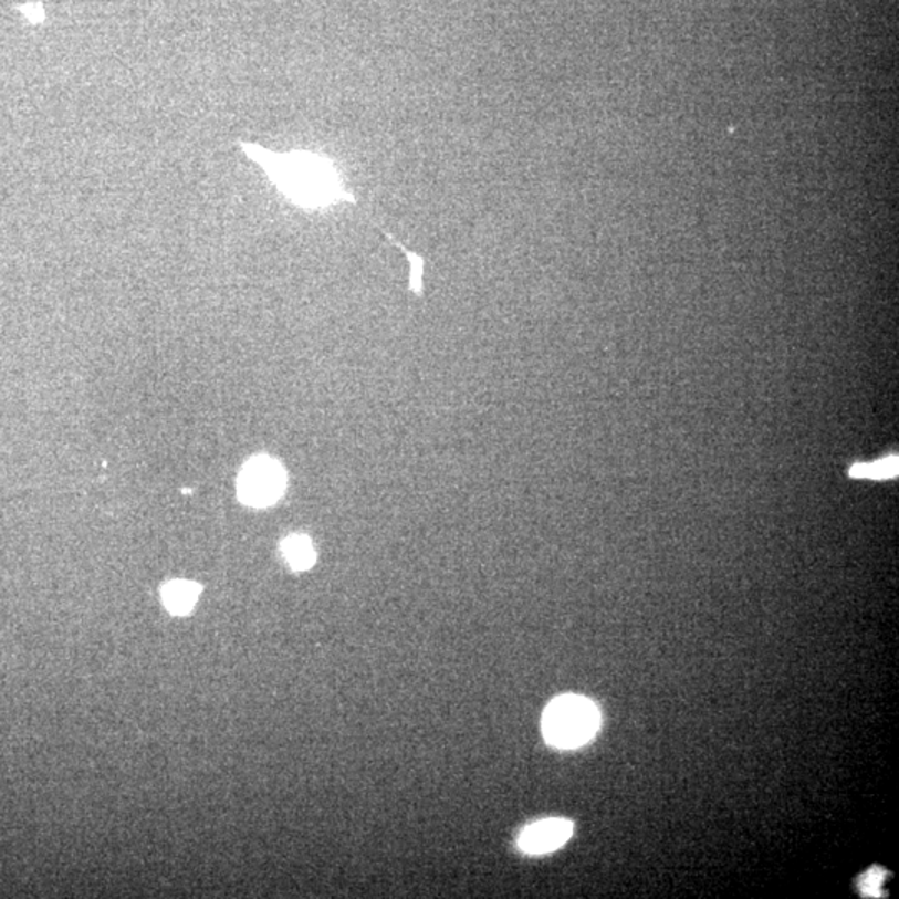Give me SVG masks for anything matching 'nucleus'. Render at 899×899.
I'll return each mask as SVG.
<instances>
[{"label": "nucleus", "mask_w": 899, "mask_h": 899, "mask_svg": "<svg viewBox=\"0 0 899 899\" xmlns=\"http://www.w3.org/2000/svg\"><path fill=\"white\" fill-rule=\"evenodd\" d=\"M250 159L262 166L272 182L304 209H325L354 197L342 186L337 169L327 159L311 153L272 154L265 148L243 144Z\"/></svg>", "instance_id": "f257e3e1"}, {"label": "nucleus", "mask_w": 899, "mask_h": 899, "mask_svg": "<svg viewBox=\"0 0 899 899\" xmlns=\"http://www.w3.org/2000/svg\"><path fill=\"white\" fill-rule=\"evenodd\" d=\"M602 724L598 708L588 698L563 694L555 698L543 713L542 730L546 743L573 750L588 743Z\"/></svg>", "instance_id": "f03ea898"}, {"label": "nucleus", "mask_w": 899, "mask_h": 899, "mask_svg": "<svg viewBox=\"0 0 899 899\" xmlns=\"http://www.w3.org/2000/svg\"><path fill=\"white\" fill-rule=\"evenodd\" d=\"M285 485V470L276 460L270 457H255L249 460L240 472L237 489L239 499L245 505L262 509L273 505L283 495Z\"/></svg>", "instance_id": "7ed1b4c3"}, {"label": "nucleus", "mask_w": 899, "mask_h": 899, "mask_svg": "<svg viewBox=\"0 0 899 899\" xmlns=\"http://www.w3.org/2000/svg\"><path fill=\"white\" fill-rule=\"evenodd\" d=\"M573 835L568 819L550 818L532 823L519 836V848L526 855H546L562 848Z\"/></svg>", "instance_id": "20e7f679"}, {"label": "nucleus", "mask_w": 899, "mask_h": 899, "mask_svg": "<svg viewBox=\"0 0 899 899\" xmlns=\"http://www.w3.org/2000/svg\"><path fill=\"white\" fill-rule=\"evenodd\" d=\"M200 586L190 582H170L169 585L164 586L163 596L164 604L169 608L173 614L186 615L192 610L199 598Z\"/></svg>", "instance_id": "39448f33"}, {"label": "nucleus", "mask_w": 899, "mask_h": 899, "mask_svg": "<svg viewBox=\"0 0 899 899\" xmlns=\"http://www.w3.org/2000/svg\"><path fill=\"white\" fill-rule=\"evenodd\" d=\"M282 553L285 556L286 563L292 566L295 572H305L312 568L317 560L314 545L311 539L305 535H290L282 542Z\"/></svg>", "instance_id": "423d86ee"}, {"label": "nucleus", "mask_w": 899, "mask_h": 899, "mask_svg": "<svg viewBox=\"0 0 899 899\" xmlns=\"http://www.w3.org/2000/svg\"><path fill=\"white\" fill-rule=\"evenodd\" d=\"M853 479L886 480L898 475V456L886 457L872 463H856L849 470Z\"/></svg>", "instance_id": "0eeeda50"}, {"label": "nucleus", "mask_w": 899, "mask_h": 899, "mask_svg": "<svg viewBox=\"0 0 899 899\" xmlns=\"http://www.w3.org/2000/svg\"><path fill=\"white\" fill-rule=\"evenodd\" d=\"M882 878H885L882 869L872 868L871 871L866 872L861 881H859V889H861L863 895L878 896L881 892L882 881H885Z\"/></svg>", "instance_id": "6e6552de"}]
</instances>
